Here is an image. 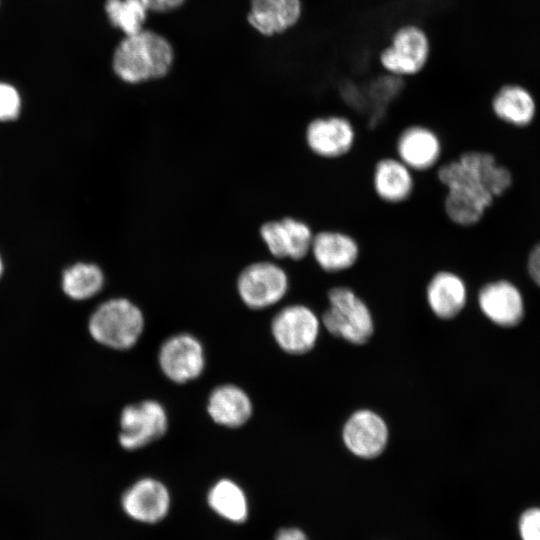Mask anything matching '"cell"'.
<instances>
[{
	"label": "cell",
	"mask_w": 540,
	"mask_h": 540,
	"mask_svg": "<svg viewBox=\"0 0 540 540\" xmlns=\"http://www.w3.org/2000/svg\"><path fill=\"white\" fill-rule=\"evenodd\" d=\"M435 178L445 190L441 204L444 217L464 228L478 224L494 199L512 184L510 171L491 153L479 150L443 161Z\"/></svg>",
	"instance_id": "1"
},
{
	"label": "cell",
	"mask_w": 540,
	"mask_h": 540,
	"mask_svg": "<svg viewBox=\"0 0 540 540\" xmlns=\"http://www.w3.org/2000/svg\"><path fill=\"white\" fill-rule=\"evenodd\" d=\"M174 61V50L162 35L145 30L125 36L113 53L115 74L124 82L138 84L165 76Z\"/></svg>",
	"instance_id": "2"
},
{
	"label": "cell",
	"mask_w": 540,
	"mask_h": 540,
	"mask_svg": "<svg viewBox=\"0 0 540 540\" xmlns=\"http://www.w3.org/2000/svg\"><path fill=\"white\" fill-rule=\"evenodd\" d=\"M432 39L416 22L398 25L379 50L377 62L383 72L404 79L425 71L432 56Z\"/></svg>",
	"instance_id": "3"
},
{
	"label": "cell",
	"mask_w": 540,
	"mask_h": 540,
	"mask_svg": "<svg viewBox=\"0 0 540 540\" xmlns=\"http://www.w3.org/2000/svg\"><path fill=\"white\" fill-rule=\"evenodd\" d=\"M89 333L98 343L115 350H129L145 328L142 310L127 298H112L100 304L89 319Z\"/></svg>",
	"instance_id": "4"
},
{
	"label": "cell",
	"mask_w": 540,
	"mask_h": 540,
	"mask_svg": "<svg viewBox=\"0 0 540 540\" xmlns=\"http://www.w3.org/2000/svg\"><path fill=\"white\" fill-rule=\"evenodd\" d=\"M327 300L329 306L321 317L324 328L351 344H365L374 332L373 316L367 303L345 285L331 287Z\"/></svg>",
	"instance_id": "5"
},
{
	"label": "cell",
	"mask_w": 540,
	"mask_h": 540,
	"mask_svg": "<svg viewBox=\"0 0 540 540\" xmlns=\"http://www.w3.org/2000/svg\"><path fill=\"white\" fill-rule=\"evenodd\" d=\"M304 142L316 158L339 161L354 151L358 142V131L353 120L347 115L319 114L305 125Z\"/></svg>",
	"instance_id": "6"
},
{
	"label": "cell",
	"mask_w": 540,
	"mask_h": 540,
	"mask_svg": "<svg viewBox=\"0 0 540 540\" xmlns=\"http://www.w3.org/2000/svg\"><path fill=\"white\" fill-rule=\"evenodd\" d=\"M290 288L287 271L273 261H259L245 267L237 279L242 302L254 310L271 307L284 299Z\"/></svg>",
	"instance_id": "7"
},
{
	"label": "cell",
	"mask_w": 540,
	"mask_h": 540,
	"mask_svg": "<svg viewBox=\"0 0 540 540\" xmlns=\"http://www.w3.org/2000/svg\"><path fill=\"white\" fill-rule=\"evenodd\" d=\"M119 423L118 442L123 449L133 451L163 437L168 430L169 418L159 401L145 399L126 405Z\"/></svg>",
	"instance_id": "8"
},
{
	"label": "cell",
	"mask_w": 540,
	"mask_h": 540,
	"mask_svg": "<svg viewBox=\"0 0 540 540\" xmlns=\"http://www.w3.org/2000/svg\"><path fill=\"white\" fill-rule=\"evenodd\" d=\"M321 320L309 306L295 303L280 309L271 321V333L285 353L302 355L317 343Z\"/></svg>",
	"instance_id": "9"
},
{
	"label": "cell",
	"mask_w": 540,
	"mask_h": 540,
	"mask_svg": "<svg viewBox=\"0 0 540 540\" xmlns=\"http://www.w3.org/2000/svg\"><path fill=\"white\" fill-rule=\"evenodd\" d=\"M394 155L416 174L435 171L443 162L444 141L432 126L414 122L404 126L394 140Z\"/></svg>",
	"instance_id": "10"
},
{
	"label": "cell",
	"mask_w": 540,
	"mask_h": 540,
	"mask_svg": "<svg viewBox=\"0 0 540 540\" xmlns=\"http://www.w3.org/2000/svg\"><path fill=\"white\" fill-rule=\"evenodd\" d=\"M309 256L322 272L339 274L352 270L360 262L362 246L352 232L324 227L315 231Z\"/></svg>",
	"instance_id": "11"
},
{
	"label": "cell",
	"mask_w": 540,
	"mask_h": 540,
	"mask_svg": "<svg viewBox=\"0 0 540 540\" xmlns=\"http://www.w3.org/2000/svg\"><path fill=\"white\" fill-rule=\"evenodd\" d=\"M205 362L201 341L189 333H177L168 337L158 351L161 372L176 384H186L200 377Z\"/></svg>",
	"instance_id": "12"
},
{
	"label": "cell",
	"mask_w": 540,
	"mask_h": 540,
	"mask_svg": "<svg viewBox=\"0 0 540 540\" xmlns=\"http://www.w3.org/2000/svg\"><path fill=\"white\" fill-rule=\"evenodd\" d=\"M315 230L312 225L293 216L262 224L260 236L276 259L302 261L310 255Z\"/></svg>",
	"instance_id": "13"
},
{
	"label": "cell",
	"mask_w": 540,
	"mask_h": 540,
	"mask_svg": "<svg viewBox=\"0 0 540 540\" xmlns=\"http://www.w3.org/2000/svg\"><path fill=\"white\" fill-rule=\"evenodd\" d=\"M370 187L380 203L401 206L416 193V173L395 155H383L371 167Z\"/></svg>",
	"instance_id": "14"
},
{
	"label": "cell",
	"mask_w": 540,
	"mask_h": 540,
	"mask_svg": "<svg viewBox=\"0 0 540 540\" xmlns=\"http://www.w3.org/2000/svg\"><path fill=\"white\" fill-rule=\"evenodd\" d=\"M342 440L347 450L361 459H374L386 449L389 428L386 421L373 410L358 409L345 421Z\"/></svg>",
	"instance_id": "15"
},
{
	"label": "cell",
	"mask_w": 540,
	"mask_h": 540,
	"mask_svg": "<svg viewBox=\"0 0 540 540\" xmlns=\"http://www.w3.org/2000/svg\"><path fill=\"white\" fill-rule=\"evenodd\" d=\"M171 495L167 486L153 477H143L131 484L122 494L121 507L132 520L156 524L169 513Z\"/></svg>",
	"instance_id": "16"
},
{
	"label": "cell",
	"mask_w": 540,
	"mask_h": 540,
	"mask_svg": "<svg viewBox=\"0 0 540 540\" xmlns=\"http://www.w3.org/2000/svg\"><path fill=\"white\" fill-rule=\"evenodd\" d=\"M429 309L439 319L455 318L466 306L468 291L464 279L455 271L443 268L435 271L425 287Z\"/></svg>",
	"instance_id": "17"
},
{
	"label": "cell",
	"mask_w": 540,
	"mask_h": 540,
	"mask_svg": "<svg viewBox=\"0 0 540 540\" xmlns=\"http://www.w3.org/2000/svg\"><path fill=\"white\" fill-rule=\"evenodd\" d=\"M483 314L502 327H513L523 318V299L519 290L506 280L489 282L478 293Z\"/></svg>",
	"instance_id": "18"
},
{
	"label": "cell",
	"mask_w": 540,
	"mask_h": 540,
	"mask_svg": "<svg viewBox=\"0 0 540 540\" xmlns=\"http://www.w3.org/2000/svg\"><path fill=\"white\" fill-rule=\"evenodd\" d=\"M303 9L302 0H251L247 18L256 31L270 37L296 26Z\"/></svg>",
	"instance_id": "19"
},
{
	"label": "cell",
	"mask_w": 540,
	"mask_h": 540,
	"mask_svg": "<svg viewBox=\"0 0 540 540\" xmlns=\"http://www.w3.org/2000/svg\"><path fill=\"white\" fill-rule=\"evenodd\" d=\"M207 412L214 423L227 428H238L251 418L253 403L241 387L231 383L221 384L209 394Z\"/></svg>",
	"instance_id": "20"
},
{
	"label": "cell",
	"mask_w": 540,
	"mask_h": 540,
	"mask_svg": "<svg viewBox=\"0 0 540 540\" xmlns=\"http://www.w3.org/2000/svg\"><path fill=\"white\" fill-rule=\"evenodd\" d=\"M207 504L213 512L229 522L241 524L248 518L246 494L240 485L231 479H220L210 487Z\"/></svg>",
	"instance_id": "21"
},
{
	"label": "cell",
	"mask_w": 540,
	"mask_h": 540,
	"mask_svg": "<svg viewBox=\"0 0 540 540\" xmlns=\"http://www.w3.org/2000/svg\"><path fill=\"white\" fill-rule=\"evenodd\" d=\"M494 114L504 122L515 126L528 125L535 115V102L523 87L507 85L502 87L492 100Z\"/></svg>",
	"instance_id": "22"
},
{
	"label": "cell",
	"mask_w": 540,
	"mask_h": 540,
	"mask_svg": "<svg viewBox=\"0 0 540 540\" xmlns=\"http://www.w3.org/2000/svg\"><path fill=\"white\" fill-rule=\"evenodd\" d=\"M105 278L101 268L94 263L79 262L66 268L61 284L64 293L74 300H86L98 294Z\"/></svg>",
	"instance_id": "23"
},
{
	"label": "cell",
	"mask_w": 540,
	"mask_h": 540,
	"mask_svg": "<svg viewBox=\"0 0 540 540\" xmlns=\"http://www.w3.org/2000/svg\"><path fill=\"white\" fill-rule=\"evenodd\" d=\"M104 9L110 24L120 29L125 36L144 29L149 11L141 0H106Z\"/></svg>",
	"instance_id": "24"
},
{
	"label": "cell",
	"mask_w": 540,
	"mask_h": 540,
	"mask_svg": "<svg viewBox=\"0 0 540 540\" xmlns=\"http://www.w3.org/2000/svg\"><path fill=\"white\" fill-rule=\"evenodd\" d=\"M22 109V98L18 89L11 83L0 81V122L13 121Z\"/></svg>",
	"instance_id": "25"
},
{
	"label": "cell",
	"mask_w": 540,
	"mask_h": 540,
	"mask_svg": "<svg viewBox=\"0 0 540 540\" xmlns=\"http://www.w3.org/2000/svg\"><path fill=\"white\" fill-rule=\"evenodd\" d=\"M517 528L521 540H540V507L524 510L518 519Z\"/></svg>",
	"instance_id": "26"
},
{
	"label": "cell",
	"mask_w": 540,
	"mask_h": 540,
	"mask_svg": "<svg viewBox=\"0 0 540 540\" xmlns=\"http://www.w3.org/2000/svg\"><path fill=\"white\" fill-rule=\"evenodd\" d=\"M148 8L155 12H168L180 7L185 0H141Z\"/></svg>",
	"instance_id": "27"
},
{
	"label": "cell",
	"mask_w": 540,
	"mask_h": 540,
	"mask_svg": "<svg viewBox=\"0 0 540 540\" xmlns=\"http://www.w3.org/2000/svg\"><path fill=\"white\" fill-rule=\"evenodd\" d=\"M528 271L533 281L540 286V242L529 254Z\"/></svg>",
	"instance_id": "28"
},
{
	"label": "cell",
	"mask_w": 540,
	"mask_h": 540,
	"mask_svg": "<svg viewBox=\"0 0 540 540\" xmlns=\"http://www.w3.org/2000/svg\"><path fill=\"white\" fill-rule=\"evenodd\" d=\"M273 540H309V538L298 527H284L276 532Z\"/></svg>",
	"instance_id": "29"
},
{
	"label": "cell",
	"mask_w": 540,
	"mask_h": 540,
	"mask_svg": "<svg viewBox=\"0 0 540 540\" xmlns=\"http://www.w3.org/2000/svg\"><path fill=\"white\" fill-rule=\"evenodd\" d=\"M3 273V261H2V258H1V255H0V277Z\"/></svg>",
	"instance_id": "30"
}]
</instances>
